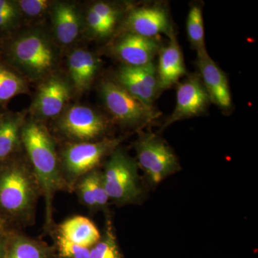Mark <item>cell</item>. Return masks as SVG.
<instances>
[{
    "label": "cell",
    "mask_w": 258,
    "mask_h": 258,
    "mask_svg": "<svg viewBox=\"0 0 258 258\" xmlns=\"http://www.w3.org/2000/svg\"><path fill=\"white\" fill-rule=\"evenodd\" d=\"M21 142L31 162L32 169L46 205V224L52 222V200L57 191L69 189L59 164L55 143L42 123L28 122L22 128Z\"/></svg>",
    "instance_id": "obj_1"
},
{
    "label": "cell",
    "mask_w": 258,
    "mask_h": 258,
    "mask_svg": "<svg viewBox=\"0 0 258 258\" xmlns=\"http://www.w3.org/2000/svg\"><path fill=\"white\" fill-rule=\"evenodd\" d=\"M0 164V217L10 223L30 222L40 192L32 169L20 161Z\"/></svg>",
    "instance_id": "obj_2"
},
{
    "label": "cell",
    "mask_w": 258,
    "mask_h": 258,
    "mask_svg": "<svg viewBox=\"0 0 258 258\" xmlns=\"http://www.w3.org/2000/svg\"><path fill=\"white\" fill-rule=\"evenodd\" d=\"M8 55L13 63L33 79L48 74L56 62L52 44L45 35L36 31L15 38L10 45Z\"/></svg>",
    "instance_id": "obj_3"
},
{
    "label": "cell",
    "mask_w": 258,
    "mask_h": 258,
    "mask_svg": "<svg viewBox=\"0 0 258 258\" xmlns=\"http://www.w3.org/2000/svg\"><path fill=\"white\" fill-rule=\"evenodd\" d=\"M103 173V184L109 200L118 205L134 203L142 191L137 164L123 151L115 149Z\"/></svg>",
    "instance_id": "obj_4"
},
{
    "label": "cell",
    "mask_w": 258,
    "mask_h": 258,
    "mask_svg": "<svg viewBox=\"0 0 258 258\" xmlns=\"http://www.w3.org/2000/svg\"><path fill=\"white\" fill-rule=\"evenodd\" d=\"M119 142L118 139H105L68 146L62 154L60 167L70 188L83 176L96 169L102 159L114 151Z\"/></svg>",
    "instance_id": "obj_5"
},
{
    "label": "cell",
    "mask_w": 258,
    "mask_h": 258,
    "mask_svg": "<svg viewBox=\"0 0 258 258\" xmlns=\"http://www.w3.org/2000/svg\"><path fill=\"white\" fill-rule=\"evenodd\" d=\"M101 95L105 106L116 121L128 126L147 124L159 116L152 106L132 96L118 83L104 81Z\"/></svg>",
    "instance_id": "obj_6"
},
{
    "label": "cell",
    "mask_w": 258,
    "mask_h": 258,
    "mask_svg": "<svg viewBox=\"0 0 258 258\" xmlns=\"http://www.w3.org/2000/svg\"><path fill=\"white\" fill-rule=\"evenodd\" d=\"M139 165L152 184L179 170L177 158L169 146L154 134H144L135 144Z\"/></svg>",
    "instance_id": "obj_7"
},
{
    "label": "cell",
    "mask_w": 258,
    "mask_h": 258,
    "mask_svg": "<svg viewBox=\"0 0 258 258\" xmlns=\"http://www.w3.org/2000/svg\"><path fill=\"white\" fill-rule=\"evenodd\" d=\"M57 128L64 137L77 141V143L93 142L106 133L108 122L92 108L76 105L61 115Z\"/></svg>",
    "instance_id": "obj_8"
},
{
    "label": "cell",
    "mask_w": 258,
    "mask_h": 258,
    "mask_svg": "<svg viewBox=\"0 0 258 258\" xmlns=\"http://www.w3.org/2000/svg\"><path fill=\"white\" fill-rule=\"evenodd\" d=\"M115 79L116 83L147 106H153L161 91L157 68L153 62L138 67L123 64Z\"/></svg>",
    "instance_id": "obj_9"
},
{
    "label": "cell",
    "mask_w": 258,
    "mask_h": 258,
    "mask_svg": "<svg viewBox=\"0 0 258 258\" xmlns=\"http://www.w3.org/2000/svg\"><path fill=\"white\" fill-rule=\"evenodd\" d=\"M210 102V96L204 87L201 78L191 75L178 86L175 108L161 130L179 120L202 114Z\"/></svg>",
    "instance_id": "obj_10"
},
{
    "label": "cell",
    "mask_w": 258,
    "mask_h": 258,
    "mask_svg": "<svg viewBox=\"0 0 258 258\" xmlns=\"http://www.w3.org/2000/svg\"><path fill=\"white\" fill-rule=\"evenodd\" d=\"M126 32L140 36L157 38L161 33L172 31L169 17L164 7L159 5L134 8L125 19Z\"/></svg>",
    "instance_id": "obj_11"
},
{
    "label": "cell",
    "mask_w": 258,
    "mask_h": 258,
    "mask_svg": "<svg viewBox=\"0 0 258 258\" xmlns=\"http://www.w3.org/2000/svg\"><path fill=\"white\" fill-rule=\"evenodd\" d=\"M161 47L157 38L125 32L113 45L112 50L124 66L138 67L152 62Z\"/></svg>",
    "instance_id": "obj_12"
},
{
    "label": "cell",
    "mask_w": 258,
    "mask_h": 258,
    "mask_svg": "<svg viewBox=\"0 0 258 258\" xmlns=\"http://www.w3.org/2000/svg\"><path fill=\"white\" fill-rule=\"evenodd\" d=\"M71 96L69 83L58 76H52L39 88L32 112L42 119L54 118L60 114Z\"/></svg>",
    "instance_id": "obj_13"
},
{
    "label": "cell",
    "mask_w": 258,
    "mask_h": 258,
    "mask_svg": "<svg viewBox=\"0 0 258 258\" xmlns=\"http://www.w3.org/2000/svg\"><path fill=\"white\" fill-rule=\"evenodd\" d=\"M196 64L210 101L224 111L230 109L232 98L225 73L212 60L207 50L198 52Z\"/></svg>",
    "instance_id": "obj_14"
},
{
    "label": "cell",
    "mask_w": 258,
    "mask_h": 258,
    "mask_svg": "<svg viewBox=\"0 0 258 258\" xmlns=\"http://www.w3.org/2000/svg\"><path fill=\"white\" fill-rule=\"evenodd\" d=\"M169 35V45L161 47L159 52L157 73L161 90L171 87L186 74L184 57L174 30Z\"/></svg>",
    "instance_id": "obj_15"
},
{
    "label": "cell",
    "mask_w": 258,
    "mask_h": 258,
    "mask_svg": "<svg viewBox=\"0 0 258 258\" xmlns=\"http://www.w3.org/2000/svg\"><path fill=\"white\" fill-rule=\"evenodd\" d=\"M68 66L75 89L82 93L92 84L100 67V61L89 51L80 49L70 55Z\"/></svg>",
    "instance_id": "obj_16"
},
{
    "label": "cell",
    "mask_w": 258,
    "mask_h": 258,
    "mask_svg": "<svg viewBox=\"0 0 258 258\" xmlns=\"http://www.w3.org/2000/svg\"><path fill=\"white\" fill-rule=\"evenodd\" d=\"M54 247L18 232H10L7 237L4 258H55Z\"/></svg>",
    "instance_id": "obj_17"
},
{
    "label": "cell",
    "mask_w": 258,
    "mask_h": 258,
    "mask_svg": "<svg viewBox=\"0 0 258 258\" xmlns=\"http://www.w3.org/2000/svg\"><path fill=\"white\" fill-rule=\"evenodd\" d=\"M57 233L68 240L82 247L91 248L101 239L96 225L88 217L75 216L58 226Z\"/></svg>",
    "instance_id": "obj_18"
},
{
    "label": "cell",
    "mask_w": 258,
    "mask_h": 258,
    "mask_svg": "<svg viewBox=\"0 0 258 258\" xmlns=\"http://www.w3.org/2000/svg\"><path fill=\"white\" fill-rule=\"evenodd\" d=\"M78 195L81 203L91 210L106 208L109 198L103 184V173L95 169L77 181Z\"/></svg>",
    "instance_id": "obj_19"
},
{
    "label": "cell",
    "mask_w": 258,
    "mask_h": 258,
    "mask_svg": "<svg viewBox=\"0 0 258 258\" xmlns=\"http://www.w3.org/2000/svg\"><path fill=\"white\" fill-rule=\"evenodd\" d=\"M52 23L56 39L62 45L72 43L79 36L80 18L73 5L60 3L52 10Z\"/></svg>",
    "instance_id": "obj_20"
},
{
    "label": "cell",
    "mask_w": 258,
    "mask_h": 258,
    "mask_svg": "<svg viewBox=\"0 0 258 258\" xmlns=\"http://www.w3.org/2000/svg\"><path fill=\"white\" fill-rule=\"evenodd\" d=\"M23 117L4 115L0 120V163L8 160L21 142Z\"/></svg>",
    "instance_id": "obj_21"
},
{
    "label": "cell",
    "mask_w": 258,
    "mask_h": 258,
    "mask_svg": "<svg viewBox=\"0 0 258 258\" xmlns=\"http://www.w3.org/2000/svg\"><path fill=\"white\" fill-rule=\"evenodd\" d=\"M28 91L26 81L8 69L0 59V106Z\"/></svg>",
    "instance_id": "obj_22"
},
{
    "label": "cell",
    "mask_w": 258,
    "mask_h": 258,
    "mask_svg": "<svg viewBox=\"0 0 258 258\" xmlns=\"http://www.w3.org/2000/svg\"><path fill=\"white\" fill-rule=\"evenodd\" d=\"M89 258H123L111 220H107L104 233L90 248Z\"/></svg>",
    "instance_id": "obj_23"
},
{
    "label": "cell",
    "mask_w": 258,
    "mask_h": 258,
    "mask_svg": "<svg viewBox=\"0 0 258 258\" xmlns=\"http://www.w3.org/2000/svg\"><path fill=\"white\" fill-rule=\"evenodd\" d=\"M186 32L190 43L197 52L206 50L203 12L198 5L190 8L186 19Z\"/></svg>",
    "instance_id": "obj_24"
},
{
    "label": "cell",
    "mask_w": 258,
    "mask_h": 258,
    "mask_svg": "<svg viewBox=\"0 0 258 258\" xmlns=\"http://www.w3.org/2000/svg\"><path fill=\"white\" fill-rule=\"evenodd\" d=\"M55 250L59 258H89L90 248L68 240L57 232L55 237Z\"/></svg>",
    "instance_id": "obj_25"
},
{
    "label": "cell",
    "mask_w": 258,
    "mask_h": 258,
    "mask_svg": "<svg viewBox=\"0 0 258 258\" xmlns=\"http://www.w3.org/2000/svg\"><path fill=\"white\" fill-rule=\"evenodd\" d=\"M86 21H87L88 28L95 36L105 37L113 32V29L110 28L105 23L104 20L91 8L88 10L87 15H86Z\"/></svg>",
    "instance_id": "obj_26"
},
{
    "label": "cell",
    "mask_w": 258,
    "mask_h": 258,
    "mask_svg": "<svg viewBox=\"0 0 258 258\" xmlns=\"http://www.w3.org/2000/svg\"><path fill=\"white\" fill-rule=\"evenodd\" d=\"M17 5L26 16L37 18L47 11L50 6V2L47 0H21L18 2Z\"/></svg>",
    "instance_id": "obj_27"
},
{
    "label": "cell",
    "mask_w": 258,
    "mask_h": 258,
    "mask_svg": "<svg viewBox=\"0 0 258 258\" xmlns=\"http://www.w3.org/2000/svg\"><path fill=\"white\" fill-rule=\"evenodd\" d=\"M91 8L99 15L105 23L110 27L114 29L115 24L118 20L119 13L114 7L105 3H98L91 7Z\"/></svg>",
    "instance_id": "obj_28"
},
{
    "label": "cell",
    "mask_w": 258,
    "mask_h": 258,
    "mask_svg": "<svg viewBox=\"0 0 258 258\" xmlns=\"http://www.w3.org/2000/svg\"><path fill=\"white\" fill-rule=\"evenodd\" d=\"M0 15H9L16 18L18 15V7L13 2L0 0Z\"/></svg>",
    "instance_id": "obj_29"
},
{
    "label": "cell",
    "mask_w": 258,
    "mask_h": 258,
    "mask_svg": "<svg viewBox=\"0 0 258 258\" xmlns=\"http://www.w3.org/2000/svg\"><path fill=\"white\" fill-rule=\"evenodd\" d=\"M15 17L9 16V15H0V31L8 30L15 20Z\"/></svg>",
    "instance_id": "obj_30"
},
{
    "label": "cell",
    "mask_w": 258,
    "mask_h": 258,
    "mask_svg": "<svg viewBox=\"0 0 258 258\" xmlns=\"http://www.w3.org/2000/svg\"><path fill=\"white\" fill-rule=\"evenodd\" d=\"M11 231L10 222L3 217H0V237L8 235Z\"/></svg>",
    "instance_id": "obj_31"
},
{
    "label": "cell",
    "mask_w": 258,
    "mask_h": 258,
    "mask_svg": "<svg viewBox=\"0 0 258 258\" xmlns=\"http://www.w3.org/2000/svg\"><path fill=\"white\" fill-rule=\"evenodd\" d=\"M8 235L1 236V237H0V258L5 257V249H6L7 237H8Z\"/></svg>",
    "instance_id": "obj_32"
},
{
    "label": "cell",
    "mask_w": 258,
    "mask_h": 258,
    "mask_svg": "<svg viewBox=\"0 0 258 258\" xmlns=\"http://www.w3.org/2000/svg\"><path fill=\"white\" fill-rule=\"evenodd\" d=\"M4 113H0V120L2 119V118H3V116H4Z\"/></svg>",
    "instance_id": "obj_33"
}]
</instances>
